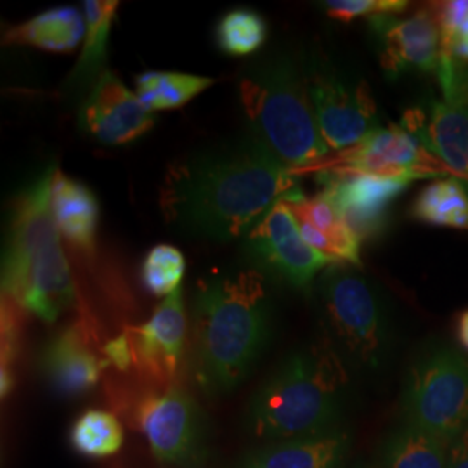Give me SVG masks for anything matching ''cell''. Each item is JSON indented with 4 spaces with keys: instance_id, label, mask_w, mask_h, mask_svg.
Wrapping results in <instances>:
<instances>
[{
    "instance_id": "2",
    "label": "cell",
    "mask_w": 468,
    "mask_h": 468,
    "mask_svg": "<svg viewBox=\"0 0 468 468\" xmlns=\"http://www.w3.org/2000/svg\"><path fill=\"white\" fill-rule=\"evenodd\" d=\"M272 302L255 269L216 274L198 284L193 303L191 369L208 396L241 384L268 347Z\"/></svg>"
},
{
    "instance_id": "22",
    "label": "cell",
    "mask_w": 468,
    "mask_h": 468,
    "mask_svg": "<svg viewBox=\"0 0 468 468\" xmlns=\"http://www.w3.org/2000/svg\"><path fill=\"white\" fill-rule=\"evenodd\" d=\"M118 2L115 0H87L84 2L85 30L84 44L79 61L68 77V90L84 94L90 90L106 71L108 40L112 25L117 15Z\"/></svg>"
},
{
    "instance_id": "27",
    "label": "cell",
    "mask_w": 468,
    "mask_h": 468,
    "mask_svg": "<svg viewBox=\"0 0 468 468\" xmlns=\"http://www.w3.org/2000/svg\"><path fill=\"white\" fill-rule=\"evenodd\" d=\"M268 38V25L259 13L238 7L218 21V49L229 56H249L261 49Z\"/></svg>"
},
{
    "instance_id": "33",
    "label": "cell",
    "mask_w": 468,
    "mask_h": 468,
    "mask_svg": "<svg viewBox=\"0 0 468 468\" xmlns=\"http://www.w3.org/2000/svg\"><path fill=\"white\" fill-rule=\"evenodd\" d=\"M456 334H458V340L460 344L468 351V309L463 311L458 318V326H456Z\"/></svg>"
},
{
    "instance_id": "5",
    "label": "cell",
    "mask_w": 468,
    "mask_h": 468,
    "mask_svg": "<svg viewBox=\"0 0 468 468\" xmlns=\"http://www.w3.org/2000/svg\"><path fill=\"white\" fill-rule=\"evenodd\" d=\"M251 137L295 176L307 174L330 150L319 134L307 71L290 54L272 56L239 80Z\"/></svg>"
},
{
    "instance_id": "16",
    "label": "cell",
    "mask_w": 468,
    "mask_h": 468,
    "mask_svg": "<svg viewBox=\"0 0 468 468\" xmlns=\"http://www.w3.org/2000/svg\"><path fill=\"white\" fill-rule=\"evenodd\" d=\"M79 122L87 134L102 144L123 146L148 134L154 115L143 106L135 90L106 69L82 101Z\"/></svg>"
},
{
    "instance_id": "1",
    "label": "cell",
    "mask_w": 468,
    "mask_h": 468,
    "mask_svg": "<svg viewBox=\"0 0 468 468\" xmlns=\"http://www.w3.org/2000/svg\"><path fill=\"white\" fill-rule=\"evenodd\" d=\"M295 187L297 176L249 137L172 165L162 186L160 207L174 228L228 241L250 233Z\"/></svg>"
},
{
    "instance_id": "26",
    "label": "cell",
    "mask_w": 468,
    "mask_h": 468,
    "mask_svg": "<svg viewBox=\"0 0 468 468\" xmlns=\"http://www.w3.org/2000/svg\"><path fill=\"white\" fill-rule=\"evenodd\" d=\"M123 427L117 415L104 410H87L75 420L69 442L79 454L106 458L117 454L123 446Z\"/></svg>"
},
{
    "instance_id": "14",
    "label": "cell",
    "mask_w": 468,
    "mask_h": 468,
    "mask_svg": "<svg viewBox=\"0 0 468 468\" xmlns=\"http://www.w3.org/2000/svg\"><path fill=\"white\" fill-rule=\"evenodd\" d=\"M368 27L380 67L388 79L396 80L406 73H437L442 59V40L429 4L411 16L368 17Z\"/></svg>"
},
{
    "instance_id": "17",
    "label": "cell",
    "mask_w": 468,
    "mask_h": 468,
    "mask_svg": "<svg viewBox=\"0 0 468 468\" xmlns=\"http://www.w3.org/2000/svg\"><path fill=\"white\" fill-rule=\"evenodd\" d=\"M38 367L46 384L56 396L75 399L100 384L108 361L104 354L96 349L90 324L79 319L50 338L40 352Z\"/></svg>"
},
{
    "instance_id": "24",
    "label": "cell",
    "mask_w": 468,
    "mask_h": 468,
    "mask_svg": "<svg viewBox=\"0 0 468 468\" xmlns=\"http://www.w3.org/2000/svg\"><path fill=\"white\" fill-rule=\"evenodd\" d=\"M450 444L402 421L385 439L382 468H448Z\"/></svg>"
},
{
    "instance_id": "10",
    "label": "cell",
    "mask_w": 468,
    "mask_h": 468,
    "mask_svg": "<svg viewBox=\"0 0 468 468\" xmlns=\"http://www.w3.org/2000/svg\"><path fill=\"white\" fill-rule=\"evenodd\" d=\"M319 170L338 174H368L390 179H406L411 183L423 177L452 176L450 168L425 150L401 125H388L373 131L349 150L328 154L307 174Z\"/></svg>"
},
{
    "instance_id": "21",
    "label": "cell",
    "mask_w": 468,
    "mask_h": 468,
    "mask_svg": "<svg viewBox=\"0 0 468 468\" xmlns=\"http://www.w3.org/2000/svg\"><path fill=\"white\" fill-rule=\"evenodd\" d=\"M85 30V15L80 9L69 5L54 7L9 27L4 32V44L68 54L84 44Z\"/></svg>"
},
{
    "instance_id": "29",
    "label": "cell",
    "mask_w": 468,
    "mask_h": 468,
    "mask_svg": "<svg viewBox=\"0 0 468 468\" xmlns=\"http://www.w3.org/2000/svg\"><path fill=\"white\" fill-rule=\"evenodd\" d=\"M442 40V52L468 65V0L432 2Z\"/></svg>"
},
{
    "instance_id": "13",
    "label": "cell",
    "mask_w": 468,
    "mask_h": 468,
    "mask_svg": "<svg viewBox=\"0 0 468 468\" xmlns=\"http://www.w3.org/2000/svg\"><path fill=\"white\" fill-rule=\"evenodd\" d=\"M125 334L131 342L137 382L150 387L177 384L187 342L183 288L165 297L146 323L125 328Z\"/></svg>"
},
{
    "instance_id": "23",
    "label": "cell",
    "mask_w": 468,
    "mask_h": 468,
    "mask_svg": "<svg viewBox=\"0 0 468 468\" xmlns=\"http://www.w3.org/2000/svg\"><path fill=\"white\" fill-rule=\"evenodd\" d=\"M216 84L210 77L183 71H146L135 79V94L143 106L154 112L176 110Z\"/></svg>"
},
{
    "instance_id": "31",
    "label": "cell",
    "mask_w": 468,
    "mask_h": 468,
    "mask_svg": "<svg viewBox=\"0 0 468 468\" xmlns=\"http://www.w3.org/2000/svg\"><path fill=\"white\" fill-rule=\"evenodd\" d=\"M321 5L332 19L349 23L356 17L399 15L410 4L406 0H328Z\"/></svg>"
},
{
    "instance_id": "12",
    "label": "cell",
    "mask_w": 468,
    "mask_h": 468,
    "mask_svg": "<svg viewBox=\"0 0 468 468\" xmlns=\"http://www.w3.org/2000/svg\"><path fill=\"white\" fill-rule=\"evenodd\" d=\"M247 251L259 269L297 292H309L321 269L334 264L303 241L283 198L247 234Z\"/></svg>"
},
{
    "instance_id": "3",
    "label": "cell",
    "mask_w": 468,
    "mask_h": 468,
    "mask_svg": "<svg viewBox=\"0 0 468 468\" xmlns=\"http://www.w3.org/2000/svg\"><path fill=\"white\" fill-rule=\"evenodd\" d=\"M56 168L42 172L17 197L2 259V297L46 323L77 301L75 283L61 234L50 212V186Z\"/></svg>"
},
{
    "instance_id": "15",
    "label": "cell",
    "mask_w": 468,
    "mask_h": 468,
    "mask_svg": "<svg viewBox=\"0 0 468 468\" xmlns=\"http://www.w3.org/2000/svg\"><path fill=\"white\" fill-rule=\"evenodd\" d=\"M314 174L321 191L334 201L340 218L361 243L384 233L390 205L411 185V181L406 179L368 174H338L330 170Z\"/></svg>"
},
{
    "instance_id": "32",
    "label": "cell",
    "mask_w": 468,
    "mask_h": 468,
    "mask_svg": "<svg viewBox=\"0 0 468 468\" xmlns=\"http://www.w3.org/2000/svg\"><path fill=\"white\" fill-rule=\"evenodd\" d=\"M448 468H468V427L450 442Z\"/></svg>"
},
{
    "instance_id": "28",
    "label": "cell",
    "mask_w": 468,
    "mask_h": 468,
    "mask_svg": "<svg viewBox=\"0 0 468 468\" xmlns=\"http://www.w3.org/2000/svg\"><path fill=\"white\" fill-rule=\"evenodd\" d=\"M185 272L183 251L172 245H156L148 251L141 276L151 295L168 297L181 288Z\"/></svg>"
},
{
    "instance_id": "9",
    "label": "cell",
    "mask_w": 468,
    "mask_h": 468,
    "mask_svg": "<svg viewBox=\"0 0 468 468\" xmlns=\"http://www.w3.org/2000/svg\"><path fill=\"white\" fill-rule=\"evenodd\" d=\"M435 79L439 100L429 98L408 108L401 127L450 168L468 191V65L442 56Z\"/></svg>"
},
{
    "instance_id": "34",
    "label": "cell",
    "mask_w": 468,
    "mask_h": 468,
    "mask_svg": "<svg viewBox=\"0 0 468 468\" xmlns=\"http://www.w3.org/2000/svg\"><path fill=\"white\" fill-rule=\"evenodd\" d=\"M363 468H382V467H373V465H368V467H363Z\"/></svg>"
},
{
    "instance_id": "4",
    "label": "cell",
    "mask_w": 468,
    "mask_h": 468,
    "mask_svg": "<svg viewBox=\"0 0 468 468\" xmlns=\"http://www.w3.org/2000/svg\"><path fill=\"white\" fill-rule=\"evenodd\" d=\"M349 373L321 340L292 352L253 394L247 427L262 442L342 429Z\"/></svg>"
},
{
    "instance_id": "19",
    "label": "cell",
    "mask_w": 468,
    "mask_h": 468,
    "mask_svg": "<svg viewBox=\"0 0 468 468\" xmlns=\"http://www.w3.org/2000/svg\"><path fill=\"white\" fill-rule=\"evenodd\" d=\"M349 448L351 435L342 427L324 434L262 442L238 468H340Z\"/></svg>"
},
{
    "instance_id": "6",
    "label": "cell",
    "mask_w": 468,
    "mask_h": 468,
    "mask_svg": "<svg viewBox=\"0 0 468 468\" xmlns=\"http://www.w3.org/2000/svg\"><path fill=\"white\" fill-rule=\"evenodd\" d=\"M323 342L347 373H382L396 349V318L384 290L351 264H332L316 284Z\"/></svg>"
},
{
    "instance_id": "11",
    "label": "cell",
    "mask_w": 468,
    "mask_h": 468,
    "mask_svg": "<svg viewBox=\"0 0 468 468\" xmlns=\"http://www.w3.org/2000/svg\"><path fill=\"white\" fill-rule=\"evenodd\" d=\"M307 82L319 134L328 150H349L380 129L377 102L367 82L323 67L311 68Z\"/></svg>"
},
{
    "instance_id": "18",
    "label": "cell",
    "mask_w": 468,
    "mask_h": 468,
    "mask_svg": "<svg viewBox=\"0 0 468 468\" xmlns=\"http://www.w3.org/2000/svg\"><path fill=\"white\" fill-rule=\"evenodd\" d=\"M299 224L303 241L334 264L361 266V241L352 233L326 193L307 198L299 187L283 198Z\"/></svg>"
},
{
    "instance_id": "20",
    "label": "cell",
    "mask_w": 468,
    "mask_h": 468,
    "mask_svg": "<svg viewBox=\"0 0 468 468\" xmlns=\"http://www.w3.org/2000/svg\"><path fill=\"white\" fill-rule=\"evenodd\" d=\"M50 212L59 234L84 253L96 249L100 203L80 181L56 168L50 186Z\"/></svg>"
},
{
    "instance_id": "25",
    "label": "cell",
    "mask_w": 468,
    "mask_h": 468,
    "mask_svg": "<svg viewBox=\"0 0 468 468\" xmlns=\"http://www.w3.org/2000/svg\"><path fill=\"white\" fill-rule=\"evenodd\" d=\"M411 218L423 224L468 229V191L454 177L425 186L413 201Z\"/></svg>"
},
{
    "instance_id": "8",
    "label": "cell",
    "mask_w": 468,
    "mask_h": 468,
    "mask_svg": "<svg viewBox=\"0 0 468 468\" xmlns=\"http://www.w3.org/2000/svg\"><path fill=\"white\" fill-rule=\"evenodd\" d=\"M120 413L146 437L154 458L165 465L193 468L207 452L200 406L179 384L150 387L135 380L112 390Z\"/></svg>"
},
{
    "instance_id": "7",
    "label": "cell",
    "mask_w": 468,
    "mask_h": 468,
    "mask_svg": "<svg viewBox=\"0 0 468 468\" xmlns=\"http://www.w3.org/2000/svg\"><path fill=\"white\" fill-rule=\"evenodd\" d=\"M402 421L450 444L468 427V363L444 340L425 344L410 363Z\"/></svg>"
},
{
    "instance_id": "30",
    "label": "cell",
    "mask_w": 468,
    "mask_h": 468,
    "mask_svg": "<svg viewBox=\"0 0 468 468\" xmlns=\"http://www.w3.org/2000/svg\"><path fill=\"white\" fill-rule=\"evenodd\" d=\"M21 313L16 302L2 297V365H0V394L5 399L15 385V361L21 347Z\"/></svg>"
}]
</instances>
